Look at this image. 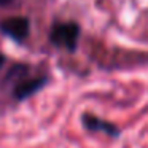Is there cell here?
Listing matches in <instances>:
<instances>
[{
    "instance_id": "1",
    "label": "cell",
    "mask_w": 148,
    "mask_h": 148,
    "mask_svg": "<svg viewBox=\"0 0 148 148\" xmlns=\"http://www.w3.org/2000/svg\"><path fill=\"white\" fill-rule=\"evenodd\" d=\"M80 37V27L75 23H61L53 26L49 32V40L53 45L64 48L67 51H75Z\"/></svg>"
},
{
    "instance_id": "4",
    "label": "cell",
    "mask_w": 148,
    "mask_h": 148,
    "mask_svg": "<svg viewBox=\"0 0 148 148\" xmlns=\"http://www.w3.org/2000/svg\"><path fill=\"white\" fill-rule=\"evenodd\" d=\"M83 121H84V126H86L88 129H91V131H97V129H103V131H108V132H112V134H115V132H116V127H115V126L108 124V123H105V121H102V119L96 118V116L84 115Z\"/></svg>"
},
{
    "instance_id": "6",
    "label": "cell",
    "mask_w": 148,
    "mask_h": 148,
    "mask_svg": "<svg viewBox=\"0 0 148 148\" xmlns=\"http://www.w3.org/2000/svg\"><path fill=\"white\" fill-rule=\"evenodd\" d=\"M3 64H5V56L2 54V53H0V69L3 67Z\"/></svg>"
},
{
    "instance_id": "5",
    "label": "cell",
    "mask_w": 148,
    "mask_h": 148,
    "mask_svg": "<svg viewBox=\"0 0 148 148\" xmlns=\"http://www.w3.org/2000/svg\"><path fill=\"white\" fill-rule=\"evenodd\" d=\"M10 3H13V0H0V7H8Z\"/></svg>"
},
{
    "instance_id": "2",
    "label": "cell",
    "mask_w": 148,
    "mask_h": 148,
    "mask_svg": "<svg viewBox=\"0 0 148 148\" xmlns=\"http://www.w3.org/2000/svg\"><path fill=\"white\" fill-rule=\"evenodd\" d=\"M0 30L16 42H24L30 32V23L27 18L23 16L7 18L0 23Z\"/></svg>"
},
{
    "instance_id": "3",
    "label": "cell",
    "mask_w": 148,
    "mask_h": 148,
    "mask_svg": "<svg viewBox=\"0 0 148 148\" xmlns=\"http://www.w3.org/2000/svg\"><path fill=\"white\" fill-rule=\"evenodd\" d=\"M46 84V77H35V78H23L19 83L14 84L13 94L18 100H24L40 91Z\"/></svg>"
}]
</instances>
